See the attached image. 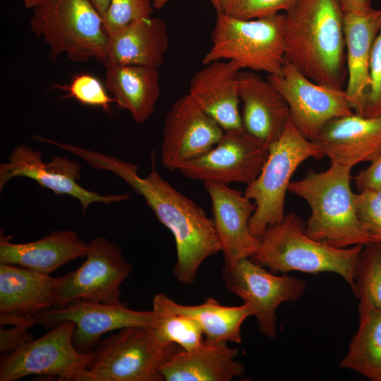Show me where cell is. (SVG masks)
<instances>
[{
	"label": "cell",
	"mask_w": 381,
	"mask_h": 381,
	"mask_svg": "<svg viewBox=\"0 0 381 381\" xmlns=\"http://www.w3.org/2000/svg\"><path fill=\"white\" fill-rule=\"evenodd\" d=\"M67 150L93 169L105 170L119 176L144 198L157 219L174 237L176 262L173 272L180 283L192 284L201 264L221 252L213 220L200 206L161 176L156 167L155 151L150 154L151 170L142 178L137 165L117 157L73 145H68Z\"/></svg>",
	"instance_id": "1"
},
{
	"label": "cell",
	"mask_w": 381,
	"mask_h": 381,
	"mask_svg": "<svg viewBox=\"0 0 381 381\" xmlns=\"http://www.w3.org/2000/svg\"><path fill=\"white\" fill-rule=\"evenodd\" d=\"M344 15L339 0H294L284 13L285 61L315 83L345 89Z\"/></svg>",
	"instance_id": "2"
},
{
	"label": "cell",
	"mask_w": 381,
	"mask_h": 381,
	"mask_svg": "<svg viewBox=\"0 0 381 381\" xmlns=\"http://www.w3.org/2000/svg\"><path fill=\"white\" fill-rule=\"evenodd\" d=\"M351 171V168L335 163L324 171L310 169L301 179L291 181L288 190L304 200L310 208L306 233L338 248L380 241L359 222Z\"/></svg>",
	"instance_id": "3"
},
{
	"label": "cell",
	"mask_w": 381,
	"mask_h": 381,
	"mask_svg": "<svg viewBox=\"0 0 381 381\" xmlns=\"http://www.w3.org/2000/svg\"><path fill=\"white\" fill-rule=\"evenodd\" d=\"M363 246L338 248L318 241L306 233L301 218L290 212L281 222L266 229L250 258L275 274L333 272L341 276L353 291Z\"/></svg>",
	"instance_id": "4"
},
{
	"label": "cell",
	"mask_w": 381,
	"mask_h": 381,
	"mask_svg": "<svg viewBox=\"0 0 381 381\" xmlns=\"http://www.w3.org/2000/svg\"><path fill=\"white\" fill-rule=\"evenodd\" d=\"M30 27L53 61L62 54L75 62L106 60L109 35L90 0H44L32 8Z\"/></svg>",
	"instance_id": "5"
},
{
	"label": "cell",
	"mask_w": 381,
	"mask_h": 381,
	"mask_svg": "<svg viewBox=\"0 0 381 381\" xmlns=\"http://www.w3.org/2000/svg\"><path fill=\"white\" fill-rule=\"evenodd\" d=\"M284 13L241 20L217 13L204 65L232 61L242 70L281 74L285 64Z\"/></svg>",
	"instance_id": "6"
},
{
	"label": "cell",
	"mask_w": 381,
	"mask_h": 381,
	"mask_svg": "<svg viewBox=\"0 0 381 381\" xmlns=\"http://www.w3.org/2000/svg\"><path fill=\"white\" fill-rule=\"evenodd\" d=\"M324 156L313 141L299 132L291 118L282 136L270 147L259 175L243 192L255 205L249 222L254 236L260 240L268 227L284 219L286 193L299 165L309 158L320 159Z\"/></svg>",
	"instance_id": "7"
},
{
	"label": "cell",
	"mask_w": 381,
	"mask_h": 381,
	"mask_svg": "<svg viewBox=\"0 0 381 381\" xmlns=\"http://www.w3.org/2000/svg\"><path fill=\"white\" fill-rule=\"evenodd\" d=\"M180 349L151 327H125L98 343L87 369L93 381H163L161 368Z\"/></svg>",
	"instance_id": "8"
},
{
	"label": "cell",
	"mask_w": 381,
	"mask_h": 381,
	"mask_svg": "<svg viewBox=\"0 0 381 381\" xmlns=\"http://www.w3.org/2000/svg\"><path fill=\"white\" fill-rule=\"evenodd\" d=\"M75 325L59 323L42 337L32 339L1 357L0 381H15L37 375L64 381H93L87 369L92 353H82L73 343Z\"/></svg>",
	"instance_id": "9"
},
{
	"label": "cell",
	"mask_w": 381,
	"mask_h": 381,
	"mask_svg": "<svg viewBox=\"0 0 381 381\" xmlns=\"http://www.w3.org/2000/svg\"><path fill=\"white\" fill-rule=\"evenodd\" d=\"M84 262L75 271L57 278L54 308H62L77 299L121 304V286L133 266L122 248L106 237L87 243Z\"/></svg>",
	"instance_id": "10"
},
{
	"label": "cell",
	"mask_w": 381,
	"mask_h": 381,
	"mask_svg": "<svg viewBox=\"0 0 381 381\" xmlns=\"http://www.w3.org/2000/svg\"><path fill=\"white\" fill-rule=\"evenodd\" d=\"M222 277L226 290L250 307L259 331L271 339L277 333L276 311L279 306L298 300L306 289L303 279L276 275L250 258L224 265Z\"/></svg>",
	"instance_id": "11"
},
{
	"label": "cell",
	"mask_w": 381,
	"mask_h": 381,
	"mask_svg": "<svg viewBox=\"0 0 381 381\" xmlns=\"http://www.w3.org/2000/svg\"><path fill=\"white\" fill-rule=\"evenodd\" d=\"M267 79L286 101L297 129L310 140L331 120L353 113L345 89L315 83L287 61L281 74Z\"/></svg>",
	"instance_id": "12"
},
{
	"label": "cell",
	"mask_w": 381,
	"mask_h": 381,
	"mask_svg": "<svg viewBox=\"0 0 381 381\" xmlns=\"http://www.w3.org/2000/svg\"><path fill=\"white\" fill-rule=\"evenodd\" d=\"M26 177L40 186L52 190L55 195H67L77 199L85 214L95 202L110 204L129 199V195H100L79 185L80 166L73 159L61 156L53 157L49 162L42 159V154L26 145L16 146L0 164V192L6 184L16 177Z\"/></svg>",
	"instance_id": "13"
},
{
	"label": "cell",
	"mask_w": 381,
	"mask_h": 381,
	"mask_svg": "<svg viewBox=\"0 0 381 381\" xmlns=\"http://www.w3.org/2000/svg\"><path fill=\"white\" fill-rule=\"evenodd\" d=\"M268 153V147L243 128L224 131L209 152L179 171L193 180L248 186L259 175Z\"/></svg>",
	"instance_id": "14"
},
{
	"label": "cell",
	"mask_w": 381,
	"mask_h": 381,
	"mask_svg": "<svg viewBox=\"0 0 381 381\" xmlns=\"http://www.w3.org/2000/svg\"><path fill=\"white\" fill-rule=\"evenodd\" d=\"M224 129L188 94L177 99L166 115L161 162L169 171L179 168L209 152L222 138Z\"/></svg>",
	"instance_id": "15"
},
{
	"label": "cell",
	"mask_w": 381,
	"mask_h": 381,
	"mask_svg": "<svg viewBox=\"0 0 381 381\" xmlns=\"http://www.w3.org/2000/svg\"><path fill=\"white\" fill-rule=\"evenodd\" d=\"M37 323L54 327L71 322L75 325L73 343L82 353L91 352L101 337L116 329L129 327H152L156 313L128 308L125 303L109 304L77 299L62 308L49 309L39 313Z\"/></svg>",
	"instance_id": "16"
},
{
	"label": "cell",
	"mask_w": 381,
	"mask_h": 381,
	"mask_svg": "<svg viewBox=\"0 0 381 381\" xmlns=\"http://www.w3.org/2000/svg\"><path fill=\"white\" fill-rule=\"evenodd\" d=\"M212 204L213 223L221 246L224 265L251 258L260 240L254 236L249 222L255 203L236 189L214 182H204Z\"/></svg>",
	"instance_id": "17"
},
{
	"label": "cell",
	"mask_w": 381,
	"mask_h": 381,
	"mask_svg": "<svg viewBox=\"0 0 381 381\" xmlns=\"http://www.w3.org/2000/svg\"><path fill=\"white\" fill-rule=\"evenodd\" d=\"M238 87L243 128L269 149L291 119L289 105L274 85L255 71H241Z\"/></svg>",
	"instance_id": "18"
},
{
	"label": "cell",
	"mask_w": 381,
	"mask_h": 381,
	"mask_svg": "<svg viewBox=\"0 0 381 381\" xmlns=\"http://www.w3.org/2000/svg\"><path fill=\"white\" fill-rule=\"evenodd\" d=\"M331 163L352 167L381 154V116L353 113L329 121L312 140Z\"/></svg>",
	"instance_id": "19"
},
{
	"label": "cell",
	"mask_w": 381,
	"mask_h": 381,
	"mask_svg": "<svg viewBox=\"0 0 381 381\" xmlns=\"http://www.w3.org/2000/svg\"><path fill=\"white\" fill-rule=\"evenodd\" d=\"M241 71L232 61H216L205 65L190 81L188 93L224 131L243 128L238 107Z\"/></svg>",
	"instance_id": "20"
},
{
	"label": "cell",
	"mask_w": 381,
	"mask_h": 381,
	"mask_svg": "<svg viewBox=\"0 0 381 381\" xmlns=\"http://www.w3.org/2000/svg\"><path fill=\"white\" fill-rule=\"evenodd\" d=\"M381 28V9L359 14L344 13V33L347 68L345 92L353 112L363 116V102L369 85L372 50Z\"/></svg>",
	"instance_id": "21"
},
{
	"label": "cell",
	"mask_w": 381,
	"mask_h": 381,
	"mask_svg": "<svg viewBox=\"0 0 381 381\" xmlns=\"http://www.w3.org/2000/svg\"><path fill=\"white\" fill-rule=\"evenodd\" d=\"M87 243L73 230L53 231L24 243H12L1 233L0 264L13 265L49 274L64 265L85 257Z\"/></svg>",
	"instance_id": "22"
},
{
	"label": "cell",
	"mask_w": 381,
	"mask_h": 381,
	"mask_svg": "<svg viewBox=\"0 0 381 381\" xmlns=\"http://www.w3.org/2000/svg\"><path fill=\"white\" fill-rule=\"evenodd\" d=\"M226 341H208L187 351L180 349L160 369L164 381H231L244 374V365L235 358L237 348Z\"/></svg>",
	"instance_id": "23"
},
{
	"label": "cell",
	"mask_w": 381,
	"mask_h": 381,
	"mask_svg": "<svg viewBox=\"0 0 381 381\" xmlns=\"http://www.w3.org/2000/svg\"><path fill=\"white\" fill-rule=\"evenodd\" d=\"M169 44L167 25L162 18L140 19L109 35L103 66L135 65L159 69Z\"/></svg>",
	"instance_id": "24"
},
{
	"label": "cell",
	"mask_w": 381,
	"mask_h": 381,
	"mask_svg": "<svg viewBox=\"0 0 381 381\" xmlns=\"http://www.w3.org/2000/svg\"><path fill=\"white\" fill-rule=\"evenodd\" d=\"M57 278L0 264V315L37 316L54 306Z\"/></svg>",
	"instance_id": "25"
},
{
	"label": "cell",
	"mask_w": 381,
	"mask_h": 381,
	"mask_svg": "<svg viewBox=\"0 0 381 381\" xmlns=\"http://www.w3.org/2000/svg\"><path fill=\"white\" fill-rule=\"evenodd\" d=\"M104 85L117 108L127 110L137 123L152 115L160 95L158 68L135 65L105 67Z\"/></svg>",
	"instance_id": "26"
},
{
	"label": "cell",
	"mask_w": 381,
	"mask_h": 381,
	"mask_svg": "<svg viewBox=\"0 0 381 381\" xmlns=\"http://www.w3.org/2000/svg\"><path fill=\"white\" fill-rule=\"evenodd\" d=\"M152 309L182 314L194 319L200 326L206 341L236 344L242 342L243 322L253 315L250 307L244 303L238 306H225L213 298H207L202 304L185 306L177 303L163 293L154 296Z\"/></svg>",
	"instance_id": "27"
},
{
	"label": "cell",
	"mask_w": 381,
	"mask_h": 381,
	"mask_svg": "<svg viewBox=\"0 0 381 381\" xmlns=\"http://www.w3.org/2000/svg\"><path fill=\"white\" fill-rule=\"evenodd\" d=\"M359 324L339 366L371 381L381 377V310L358 306Z\"/></svg>",
	"instance_id": "28"
},
{
	"label": "cell",
	"mask_w": 381,
	"mask_h": 381,
	"mask_svg": "<svg viewBox=\"0 0 381 381\" xmlns=\"http://www.w3.org/2000/svg\"><path fill=\"white\" fill-rule=\"evenodd\" d=\"M358 306H372L381 310V242L363 246L358 259L355 287Z\"/></svg>",
	"instance_id": "29"
},
{
	"label": "cell",
	"mask_w": 381,
	"mask_h": 381,
	"mask_svg": "<svg viewBox=\"0 0 381 381\" xmlns=\"http://www.w3.org/2000/svg\"><path fill=\"white\" fill-rule=\"evenodd\" d=\"M153 310L156 318L151 327L162 339L174 343L187 351L194 350L204 343L202 330L194 319L182 314Z\"/></svg>",
	"instance_id": "30"
},
{
	"label": "cell",
	"mask_w": 381,
	"mask_h": 381,
	"mask_svg": "<svg viewBox=\"0 0 381 381\" xmlns=\"http://www.w3.org/2000/svg\"><path fill=\"white\" fill-rule=\"evenodd\" d=\"M153 0H111L102 16L108 35L140 19L150 18L154 12Z\"/></svg>",
	"instance_id": "31"
},
{
	"label": "cell",
	"mask_w": 381,
	"mask_h": 381,
	"mask_svg": "<svg viewBox=\"0 0 381 381\" xmlns=\"http://www.w3.org/2000/svg\"><path fill=\"white\" fill-rule=\"evenodd\" d=\"M59 87L68 92L67 97L84 105L102 107L107 112L109 111L110 104L115 103L114 98L109 95L105 85L89 73L78 74L68 85Z\"/></svg>",
	"instance_id": "32"
},
{
	"label": "cell",
	"mask_w": 381,
	"mask_h": 381,
	"mask_svg": "<svg viewBox=\"0 0 381 381\" xmlns=\"http://www.w3.org/2000/svg\"><path fill=\"white\" fill-rule=\"evenodd\" d=\"M294 0H226L224 14L241 20H253L286 11Z\"/></svg>",
	"instance_id": "33"
},
{
	"label": "cell",
	"mask_w": 381,
	"mask_h": 381,
	"mask_svg": "<svg viewBox=\"0 0 381 381\" xmlns=\"http://www.w3.org/2000/svg\"><path fill=\"white\" fill-rule=\"evenodd\" d=\"M355 205L363 228L381 242V188L356 193Z\"/></svg>",
	"instance_id": "34"
},
{
	"label": "cell",
	"mask_w": 381,
	"mask_h": 381,
	"mask_svg": "<svg viewBox=\"0 0 381 381\" xmlns=\"http://www.w3.org/2000/svg\"><path fill=\"white\" fill-rule=\"evenodd\" d=\"M363 116H381V28L375 38L370 62L369 85L365 92Z\"/></svg>",
	"instance_id": "35"
},
{
	"label": "cell",
	"mask_w": 381,
	"mask_h": 381,
	"mask_svg": "<svg viewBox=\"0 0 381 381\" xmlns=\"http://www.w3.org/2000/svg\"><path fill=\"white\" fill-rule=\"evenodd\" d=\"M37 322H30L13 325L8 329L4 326L0 327V351L1 352L11 353L24 344L33 339L32 335L29 332Z\"/></svg>",
	"instance_id": "36"
},
{
	"label": "cell",
	"mask_w": 381,
	"mask_h": 381,
	"mask_svg": "<svg viewBox=\"0 0 381 381\" xmlns=\"http://www.w3.org/2000/svg\"><path fill=\"white\" fill-rule=\"evenodd\" d=\"M353 179L358 192L381 188V154L368 167L360 171Z\"/></svg>",
	"instance_id": "37"
},
{
	"label": "cell",
	"mask_w": 381,
	"mask_h": 381,
	"mask_svg": "<svg viewBox=\"0 0 381 381\" xmlns=\"http://www.w3.org/2000/svg\"><path fill=\"white\" fill-rule=\"evenodd\" d=\"M344 13L365 14L373 11L370 0H339Z\"/></svg>",
	"instance_id": "38"
},
{
	"label": "cell",
	"mask_w": 381,
	"mask_h": 381,
	"mask_svg": "<svg viewBox=\"0 0 381 381\" xmlns=\"http://www.w3.org/2000/svg\"><path fill=\"white\" fill-rule=\"evenodd\" d=\"M111 0H90L94 7L102 17L107 11Z\"/></svg>",
	"instance_id": "39"
},
{
	"label": "cell",
	"mask_w": 381,
	"mask_h": 381,
	"mask_svg": "<svg viewBox=\"0 0 381 381\" xmlns=\"http://www.w3.org/2000/svg\"><path fill=\"white\" fill-rule=\"evenodd\" d=\"M217 13H220L223 10L224 5L226 0H209Z\"/></svg>",
	"instance_id": "40"
},
{
	"label": "cell",
	"mask_w": 381,
	"mask_h": 381,
	"mask_svg": "<svg viewBox=\"0 0 381 381\" xmlns=\"http://www.w3.org/2000/svg\"><path fill=\"white\" fill-rule=\"evenodd\" d=\"M24 6L28 8H33L44 0H22Z\"/></svg>",
	"instance_id": "41"
},
{
	"label": "cell",
	"mask_w": 381,
	"mask_h": 381,
	"mask_svg": "<svg viewBox=\"0 0 381 381\" xmlns=\"http://www.w3.org/2000/svg\"><path fill=\"white\" fill-rule=\"evenodd\" d=\"M170 0H153V6L155 9L159 10L162 8Z\"/></svg>",
	"instance_id": "42"
},
{
	"label": "cell",
	"mask_w": 381,
	"mask_h": 381,
	"mask_svg": "<svg viewBox=\"0 0 381 381\" xmlns=\"http://www.w3.org/2000/svg\"><path fill=\"white\" fill-rule=\"evenodd\" d=\"M380 381H381V377H380Z\"/></svg>",
	"instance_id": "43"
}]
</instances>
